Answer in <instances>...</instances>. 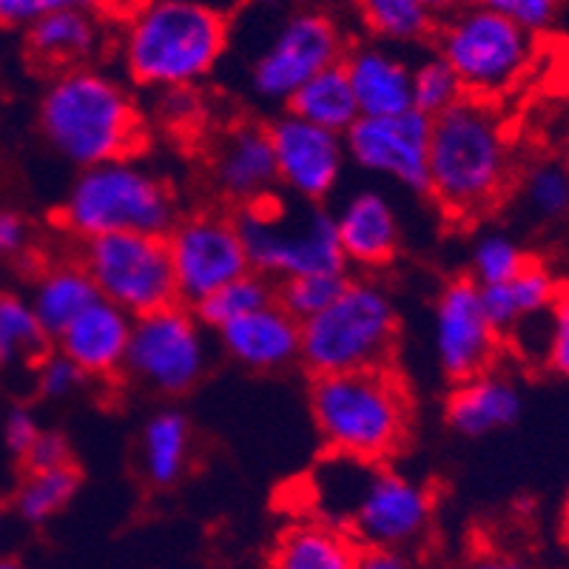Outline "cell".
Listing matches in <instances>:
<instances>
[{
	"mask_svg": "<svg viewBox=\"0 0 569 569\" xmlns=\"http://www.w3.org/2000/svg\"><path fill=\"white\" fill-rule=\"evenodd\" d=\"M410 94H413V109L430 117V120L445 114L447 109H453L459 100H465V89H461L459 78L439 54H430V58L413 66Z\"/></svg>",
	"mask_w": 569,
	"mask_h": 569,
	"instance_id": "34",
	"label": "cell"
},
{
	"mask_svg": "<svg viewBox=\"0 0 569 569\" xmlns=\"http://www.w3.org/2000/svg\"><path fill=\"white\" fill-rule=\"evenodd\" d=\"M177 220L174 188L137 157L83 169L60 208V222L80 242L109 233L166 237Z\"/></svg>",
	"mask_w": 569,
	"mask_h": 569,
	"instance_id": "6",
	"label": "cell"
},
{
	"mask_svg": "<svg viewBox=\"0 0 569 569\" xmlns=\"http://www.w3.org/2000/svg\"><path fill=\"white\" fill-rule=\"evenodd\" d=\"M563 536H567L569 541V490H567V498H563Z\"/></svg>",
	"mask_w": 569,
	"mask_h": 569,
	"instance_id": "49",
	"label": "cell"
},
{
	"mask_svg": "<svg viewBox=\"0 0 569 569\" xmlns=\"http://www.w3.org/2000/svg\"><path fill=\"white\" fill-rule=\"evenodd\" d=\"M311 416L330 456L382 465L410 433V393L388 368L313 376Z\"/></svg>",
	"mask_w": 569,
	"mask_h": 569,
	"instance_id": "5",
	"label": "cell"
},
{
	"mask_svg": "<svg viewBox=\"0 0 569 569\" xmlns=\"http://www.w3.org/2000/svg\"><path fill=\"white\" fill-rule=\"evenodd\" d=\"M479 291L487 319L498 330V337H505L530 319L550 313L561 288H558L556 277L547 271V266L527 259V266L516 277L501 284L479 288Z\"/></svg>",
	"mask_w": 569,
	"mask_h": 569,
	"instance_id": "24",
	"label": "cell"
},
{
	"mask_svg": "<svg viewBox=\"0 0 569 569\" xmlns=\"http://www.w3.org/2000/svg\"><path fill=\"white\" fill-rule=\"evenodd\" d=\"M98 299V288L91 284L89 273L83 271L80 262L46 266L34 277L32 293H29V302L52 342Z\"/></svg>",
	"mask_w": 569,
	"mask_h": 569,
	"instance_id": "27",
	"label": "cell"
},
{
	"mask_svg": "<svg viewBox=\"0 0 569 569\" xmlns=\"http://www.w3.org/2000/svg\"><path fill=\"white\" fill-rule=\"evenodd\" d=\"M472 3L501 14V18L538 38V34L550 32L556 27L563 0H472Z\"/></svg>",
	"mask_w": 569,
	"mask_h": 569,
	"instance_id": "37",
	"label": "cell"
},
{
	"mask_svg": "<svg viewBox=\"0 0 569 569\" xmlns=\"http://www.w3.org/2000/svg\"><path fill=\"white\" fill-rule=\"evenodd\" d=\"M333 228H337L345 266L353 262L359 268H382L399 253V213H396L393 202L376 188L350 194L333 213Z\"/></svg>",
	"mask_w": 569,
	"mask_h": 569,
	"instance_id": "20",
	"label": "cell"
},
{
	"mask_svg": "<svg viewBox=\"0 0 569 569\" xmlns=\"http://www.w3.org/2000/svg\"><path fill=\"white\" fill-rule=\"evenodd\" d=\"M3 532H7V518H3V512H0V538H3Z\"/></svg>",
	"mask_w": 569,
	"mask_h": 569,
	"instance_id": "51",
	"label": "cell"
},
{
	"mask_svg": "<svg viewBox=\"0 0 569 569\" xmlns=\"http://www.w3.org/2000/svg\"><path fill=\"white\" fill-rule=\"evenodd\" d=\"M288 111L297 114L305 123L317 129L342 134L359 120V106H356L353 89L348 83L342 63L322 69L313 74L302 89L288 100Z\"/></svg>",
	"mask_w": 569,
	"mask_h": 569,
	"instance_id": "28",
	"label": "cell"
},
{
	"mask_svg": "<svg viewBox=\"0 0 569 569\" xmlns=\"http://www.w3.org/2000/svg\"><path fill=\"white\" fill-rule=\"evenodd\" d=\"M131 325L134 319L129 313L98 299L54 339V350L78 365L86 379H109L123 373Z\"/></svg>",
	"mask_w": 569,
	"mask_h": 569,
	"instance_id": "21",
	"label": "cell"
},
{
	"mask_svg": "<svg viewBox=\"0 0 569 569\" xmlns=\"http://www.w3.org/2000/svg\"><path fill=\"white\" fill-rule=\"evenodd\" d=\"M211 180L240 211L273 200L279 180L268 126H233L222 131L211 151Z\"/></svg>",
	"mask_w": 569,
	"mask_h": 569,
	"instance_id": "17",
	"label": "cell"
},
{
	"mask_svg": "<svg viewBox=\"0 0 569 569\" xmlns=\"http://www.w3.org/2000/svg\"><path fill=\"white\" fill-rule=\"evenodd\" d=\"M465 569H530V567H527L521 558L507 556V552L490 550V552H481V556L470 558Z\"/></svg>",
	"mask_w": 569,
	"mask_h": 569,
	"instance_id": "46",
	"label": "cell"
},
{
	"mask_svg": "<svg viewBox=\"0 0 569 569\" xmlns=\"http://www.w3.org/2000/svg\"><path fill=\"white\" fill-rule=\"evenodd\" d=\"M370 38L379 43L401 46L425 43L436 32V20L419 0H353Z\"/></svg>",
	"mask_w": 569,
	"mask_h": 569,
	"instance_id": "30",
	"label": "cell"
},
{
	"mask_svg": "<svg viewBox=\"0 0 569 569\" xmlns=\"http://www.w3.org/2000/svg\"><path fill=\"white\" fill-rule=\"evenodd\" d=\"M521 390L510 376L485 370L467 382H459L447 399L445 419L450 430L467 439L498 433L521 416Z\"/></svg>",
	"mask_w": 569,
	"mask_h": 569,
	"instance_id": "22",
	"label": "cell"
},
{
	"mask_svg": "<svg viewBox=\"0 0 569 569\" xmlns=\"http://www.w3.org/2000/svg\"><path fill=\"white\" fill-rule=\"evenodd\" d=\"M38 129L49 149L80 171L134 157L142 123L131 91L98 66L58 71L38 100Z\"/></svg>",
	"mask_w": 569,
	"mask_h": 569,
	"instance_id": "2",
	"label": "cell"
},
{
	"mask_svg": "<svg viewBox=\"0 0 569 569\" xmlns=\"http://www.w3.org/2000/svg\"><path fill=\"white\" fill-rule=\"evenodd\" d=\"M46 333L29 297L0 291V368H34L49 353Z\"/></svg>",
	"mask_w": 569,
	"mask_h": 569,
	"instance_id": "29",
	"label": "cell"
},
{
	"mask_svg": "<svg viewBox=\"0 0 569 569\" xmlns=\"http://www.w3.org/2000/svg\"><path fill=\"white\" fill-rule=\"evenodd\" d=\"M525 202L541 220H563L569 213V177L558 160L538 162L525 177Z\"/></svg>",
	"mask_w": 569,
	"mask_h": 569,
	"instance_id": "36",
	"label": "cell"
},
{
	"mask_svg": "<svg viewBox=\"0 0 569 569\" xmlns=\"http://www.w3.org/2000/svg\"><path fill=\"white\" fill-rule=\"evenodd\" d=\"M40 433H43V427H40L38 416L29 408H23V405L7 410V416L0 419V445L18 461L27 459V453L32 450Z\"/></svg>",
	"mask_w": 569,
	"mask_h": 569,
	"instance_id": "41",
	"label": "cell"
},
{
	"mask_svg": "<svg viewBox=\"0 0 569 569\" xmlns=\"http://www.w3.org/2000/svg\"><path fill=\"white\" fill-rule=\"evenodd\" d=\"M353 569H410V561L401 550L365 547V550H359V556H356Z\"/></svg>",
	"mask_w": 569,
	"mask_h": 569,
	"instance_id": "45",
	"label": "cell"
},
{
	"mask_svg": "<svg viewBox=\"0 0 569 569\" xmlns=\"http://www.w3.org/2000/svg\"><path fill=\"white\" fill-rule=\"evenodd\" d=\"M217 342L240 368L253 373H279L299 362L302 322L273 299L217 330Z\"/></svg>",
	"mask_w": 569,
	"mask_h": 569,
	"instance_id": "18",
	"label": "cell"
},
{
	"mask_svg": "<svg viewBox=\"0 0 569 569\" xmlns=\"http://www.w3.org/2000/svg\"><path fill=\"white\" fill-rule=\"evenodd\" d=\"M80 476L74 465L58 467V470H34L27 472L14 492V510L27 525H46L69 507L78 496Z\"/></svg>",
	"mask_w": 569,
	"mask_h": 569,
	"instance_id": "31",
	"label": "cell"
},
{
	"mask_svg": "<svg viewBox=\"0 0 569 569\" xmlns=\"http://www.w3.org/2000/svg\"><path fill=\"white\" fill-rule=\"evenodd\" d=\"M228 49V20L202 0H146L120 34L123 69L151 91L194 89Z\"/></svg>",
	"mask_w": 569,
	"mask_h": 569,
	"instance_id": "3",
	"label": "cell"
},
{
	"mask_svg": "<svg viewBox=\"0 0 569 569\" xmlns=\"http://www.w3.org/2000/svg\"><path fill=\"white\" fill-rule=\"evenodd\" d=\"M525 248L512 240L505 231H487L481 233L470 251V279L479 288L501 284L516 277L527 266Z\"/></svg>",
	"mask_w": 569,
	"mask_h": 569,
	"instance_id": "33",
	"label": "cell"
},
{
	"mask_svg": "<svg viewBox=\"0 0 569 569\" xmlns=\"http://www.w3.org/2000/svg\"><path fill=\"white\" fill-rule=\"evenodd\" d=\"M558 162H561V169L567 171V177H569V134L563 137V142H561V160H558Z\"/></svg>",
	"mask_w": 569,
	"mask_h": 569,
	"instance_id": "48",
	"label": "cell"
},
{
	"mask_svg": "<svg viewBox=\"0 0 569 569\" xmlns=\"http://www.w3.org/2000/svg\"><path fill=\"white\" fill-rule=\"evenodd\" d=\"M498 342L501 337L487 319L479 284L470 277L447 282L436 297L430 322V345L441 373L459 385L492 370Z\"/></svg>",
	"mask_w": 569,
	"mask_h": 569,
	"instance_id": "14",
	"label": "cell"
},
{
	"mask_svg": "<svg viewBox=\"0 0 569 569\" xmlns=\"http://www.w3.org/2000/svg\"><path fill=\"white\" fill-rule=\"evenodd\" d=\"M279 186L288 188L299 202L317 206L337 191L348 151L345 137L305 123L297 114H279L268 126Z\"/></svg>",
	"mask_w": 569,
	"mask_h": 569,
	"instance_id": "16",
	"label": "cell"
},
{
	"mask_svg": "<svg viewBox=\"0 0 569 569\" xmlns=\"http://www.w3.org/2000/svg\"><path fill=\"white\" fill-rule=\"evenodd\" d=\"M541 359L550 373L569 379V291L558 293L556 305L550 308V325L543 333Z\"/></svg>",
	"mask_w": 569,
	"mask_h": 569,
	"instance_id": "40",
	"label": "cell"
},
{
	"mask_svg": "<svg viewBox=\"0 0 569 569\" xmlns=\"http://www.w3.org/2000/svg\"><path fill=\"white\" fill-rule=\"evenodd\" d=\"M317 492L328 501L325 518L362 547L408 550L430 530L433 492L421 481L385 465L330 456Z\"/></svg>",
	"mask_w": 569,
	"mask_h": 569,
	"instance_id": "4",
	"label": "cell"
},
{
	"mask_svg": "<svg viewBox=\"0 0 569 569\" xmlns=\"http://www.w3.org/2000/svg\"><path fill=\"white\" fill-rule=\"evenodd\" d=\"M273 299H277V284L262 277V273L251 271L246 277L228 282L226 288H220L206 302L197 305L194 313L206 328L220 330L228 322H233V319L246 317V313L257 311V308L273 302Z\"/></svg>",
	"mask_w": 569,
	"mask_h": 569,
	"instance_id": "32",
	"label": "cell"
},
{
	"mask_svg": "<svg viewBox=\"0 0 569 569\" xmlns=\"http://www.w3.org/2000/svg\"><path fill=\"white\" fill-rule=\"evenodd\" d=\"M69 465H71L69 441H66L60 433H49V430H43V433L38 436V441L32 445L27 459H23L27 472L58 470V467H69Z\"/></svg>",
	"mask_w": 569,
	"mask_h": 569,
	"instance_id": "43",
	"label": "cell"
},
{
	"mask_svg": "<svg viewBox=\"0 0 569 569\" xmlns=\"http://www.w3.org/2000/svg\"><path fill=\"white\" fill-rule=\"evenodd\" d=\"M356 556L359 547L342 527L308 518L277 538L268 569H353Z\"/></svg>",
	"mask_w": 569,
	"mask_h": 569,
	"instance_id": "26",
	"label": "cell"
},
{
	"mask_svg": "<svg viewBox=\"0 0 569 569\" xmlns=\"http://www.w3.org/2000/svg\"><path fill=\"white\" fill-rule=\"evenodd\" d=\"M0 569H27L20 561H14V558H0Z\"/></svg>",
	"mask_w": 569,
	"mask_h": 569,
	"instance_id": "50",
	"label": "cell"
},
{
	"mask_svg": "<svg viewBox=\"0 0 569 569\" xmlns=\"http://www.w3.org/2000/svg\"><path fill=\"white\" fill-rule=\"evenodd\" d=\"M399 339V311L382 284L348 277L342 291L322 311L302 322L299 362L313 376L388 368Z\"/></svg>",
	"mask_w": 569,
	"mask_h": 569,
	"instance_id": "7",
	"label": "cell"
},
{
	"mask_svg": "<svg viewBox=\"0 0 569 569\" xmlns=\"http://www.w3.org/2000/svg\"><path fill=\"white\" fill-rule=\"evenodd\" d=\"M32 251V226L23 213L3 208L0 211V259L12 262V259L27 257Z\"/></svg>",
	"mask_w": 569,
	"mask_h": 569,
	"instance_id": "42",
	"label": "cell"
},
{
	"mask_svg": "<svg viewBox=\"0 0 569 569\" xmlns=\"http://www.w3.org/2000/svg\"><path fill=\"white\" fill-rule=\"evenodd\" d=\"M103 0H0V27L29 29L40 18L66 9H98Z\"/></svg>",
	"mask_w": 569,
	"mask_h": 569,
	"instance_id": "39",
	"label": "cell"
},
{
	"mask_svg": "<svg viewBox=\"0 0 569 569\" xmlns=\"http://www.w3.org/2000/svg\"><path fill=\"white\" fill-rule=\"evenodd\" d=\"M86 376L78 365L66 359L60 350H49V353L34 365V385H38V393L46 399H69V396L78 393L83 388Z\"/></svg>",
	"mask_w": 569,
	"mask_h": 569,
	"instance_id": "38",
	"label": "cell"
},
{
	"mask_svg": "<svg viewBox=\"0 0 569 569\" xmlns=\"http://www.w3.org/2000/svg\"><path fill=\"white\" fill-rule=\"evenodd\" d=\"M78 262L98 288V297L131 319L177 302L166 237L109 233L86 240Z\"/></svg>",
	"mask_w": 569,
	"mask_h": 569,
	"instance_id": "10",
	"label": "cell"
},
{
	"mask_svg": "<svg viewBox=\"0 0 569 569\" xmlns=\"http://www.w3.org/2000/svg\"><path fill=\"white\" fill-rule=\"evenodd\" d=\"M208 359L206 325L174 302L134 319L123 373L157 396H182L200 385Z\"/></svg>",
	"mask_w": 569,
	"mask_h": 569,
	"instance_id": "11",
	"label": "cell"
},
{
	"mask_svg": "<svg viewBox=\"0 0 569 569\" xmlns=\"http://www.w3.org/2000/svg\"><path fill=\"white\" fill-rule=\"evenodd\" d=\"M194 459L191 421L177 408H162L140 430V470L151 487H174L186 479Z\"/></svg>",
	"mask_w": 569,
	"mask_h": 569,
	"instance_id": "25",
	"label": "cell"
},
{
	"mask_svg": "<svg viewBox=\"0 0 569 569\" xmlns=\"http://www.w3.org/2000/svg\"><path fill=\"white\" fill-rule=\"evenodd\" d=\"M419 3L425 7V12L436 20V23H441V20L450 18V14H456V12H461L465 7H470L472 0H419Z\"/></svg>",
	"mask_w": 569,
	"mask_h": 569,
	"instance_id": "47",
	"label": "cell"
},
{
	"mask_svg": "<svg viewBox=\"0 0 569 569\" xmlns=\"http://www.w3.org/2000/svg\"><path fill=\"white\" fill-rule=\"evenodd\" d=\"M237 228L246 242L251 271L271 282H284L308 273H348L339 251L333 213L302 202L284 208L277 200L242 208Z\"/></svg>",
	"mask_w": 569,
	"mask_h": 569,
	"instance_id": "9",
	"label": "cell"
},
{
	"mask_svg": "<svg viewBox=\"0 0 569 569\" xmlns=\"http://www.w3.org/2000/svg\"><path fill=\"white\" fill-rule=\"evenodd\" d=\"M345 151L359 169L408 191H427L430 117L408 109L388 117H359L345 131Z\"/></svg>",
	"mask_w": 569,
	"mask_h": 569,
	"instance_id": "15",
	"label": "cell"
},
{
	"mask_svg": "<svg viewBox=\"0 0 569 569\" xmlns=\"http://www.w3.org/2000/svg\"><path fill=\"white\" fill-rule=\"evenodd\" d=\"M27 32V52L34 63L49 69H78L91 66L103 52L106 29L94 9H66L40 18Z\"/></svg>",
	"mask_w": 569,
	"mask_h": 569,
	"instance_id": "23",
	"label": "cell"
},
{
	"mask_svg": "<svg viewBox=\"0 0 569 569\" xmlns=\"http://www.w3.org/2000/svg\"><path fill=\"white\" fill-rule=\"evenodd\" d=\"M342 69L353 89L359 117H388L413 109V66L396 46L365 40L345 49Z\"/></svg>",
	"mask_w": 569,
	"mask_h": 569,
	"instance_id": "19",
	"label": "cell"
},
{
	"mask_svg": "<svg viewBox=\"0 0 569 569\" xmlns=\"http://www.w3.org/2000/svg\"><path fill=\"white\" fill-rule=\"evenodd\" d=\"M516 151L496 103L465 98L430 120L427 191L453 220H476L505 200Z\"/></svg>",
	"mask_w": 569,
	"mask_h": 569,
	"instance_id": "1",
	"label": "cell"
},
{
	"mask_svg": "<svg viewBox=\"0 0 569 569\" xmlns=\"http://www.w3.org/2000/svg\"><path fill=\"white\" fill-rule=\"evenodd\" d=\"M160 114L169 126H191L197 123L200 114V100L194 98V89H174V91H160Z\"/></svg>",
	"mask_w": 569,
	"mask_h": 569,
	"instance_id": "44",
	"label": "cell"
},
{
	"mask_svg": "<svg viewBox=\"0 0 569 569\" xmlns=\"http://www.w3.org/2000/svg\"><path fill=\"white\" fill-rule=\"evenodd\" d=\"M345 282H348V273H308V277L284 279L277 284V302L293 319L305 322L322 311L325 305L333 302Z\"/></svg>",
	"mask_w": 569,
	"mask_h": 569,
	"instance_id": "35",
	"label": "cell"
},
{
	"mask_svg": "<svg viewBox=\"0 0 569 569\" xmlns=\"http://www.w3.org/2000/svg\"><path fill=\"white\" fill-rule=\"evenodd\" d=\"M177 302L197 308L233 279L251 273L237 220L226 213H188L166 233Z\"/></svg>",
	"mask_w": 569,
	"mask_h": 569,
	"instance_id": "12",
	"label": "cell"
},
{
	"mask_svg": "<svg viewBox=\"0 0 569 569\" xmlns=\"http://www.w3.org/2000/svg\"><path fill=\"white\" fill-rule=\"evenodd\" d=\"M433 34L436 54L453 69L465 98L485 103L510 98L538 60L536 34L479 3L436 23Z\"/></svg>",
	"mask_w": 569,
	"mask_h": 569,
	"instance_id": "8",
	"label": "cell"
},
{
	"mask_svg": "<svg viewBox=\"0 0 569 569\" xmlns=\"http://www.w3.org/2000/svg\"><path fill=\"white\" fill-rule=\"evenodd\" d=\"M345 49L337 20L322 12H293L251 60L248 83L257 98L288 106L313 74L342 63Z\"/></svg>",
	"mask_w": 569,
	"mask_h": 569,
	"instance_id": "13",
	"label": "cell"
}]
</instances>
